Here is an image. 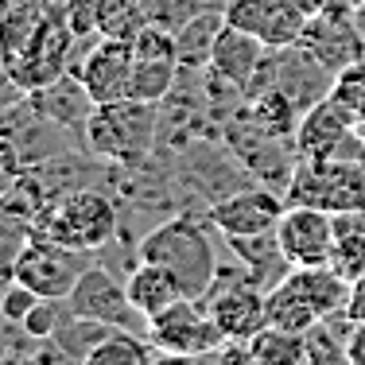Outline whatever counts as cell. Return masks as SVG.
Returning <instances> with one entry per match:
<instances>
[{
    "label": "cell",
    "mask_w": 365,
    "mask_h": 365,
    "mask_svg": "<svg viewBox=\"0 0 365 365\" xmlns=\"http://www.w3.org/2000/svg\"><path fill=\"white\" fill-rule=\"evenodd\" d=\"M292 206H323L330 214L365 210V140L346 136L330 155L299 160L288 179Z\"/></svg>",
    "instance_id": "1"
},
{
    "label": "cell",
    "mask_w": 365,
    "mask_h": 365,
    "mask_svg": "<svg viewBox=\"0 0 365 365\" xmlns=\"http://www.w3.org/2000/svg\"><path fill=\"white\" fill-rule=\"evenodd\" d=\"M206 225L187 218V214H182V218H171V222H160L148 237H140L136 260L163 264L168 272L179 276L182 292H187L190 299H202L206 288L214 284V272H218V257H214V241H210V233H206Z\"/></svg>",
    "instance_id": "2"
},
{
    "label": "cell",
    "mask_w": 365,
    "mask_h": 365,
    "mask_svg": "<svg viewBox=\"0 0 365 365\" xmlns=\"http://www.w3.org/2000/svg\"><path fill=\"white\" fill-rule=\"evenodd\" d=\"M155 136H160V106L125 98L93 109L82 144L90 155L109 160L117 168H140L152 155Z\"/></svg>",
    "instance_id": "3"
},
{
    "label": "cell",
    "mask_w": 365,
    "mask_h": 365,
    "mask_svg": "<svg viewBox=\"0 0 365 365\" xmlns=\"http://www.w3.org/2000/svg\"><path fill=\"white\" fill-rule=\"evenodd\" d=\"M117 202L93 187H78L58 195L47 206L39 222V233H47L58 245H71L78 253H98L117 237Z\"/></svg>",
    "instance_id": "4"
},
{
    "label": "cell",
    "mask_w": 365,
    "mask_h": 365,
    "mask_svg": "<svg viewBox=\"0 0 365 365\" xmlns=\"http://www.w3.org/2000/svg\"><path fill=\"white\" fill-rule=\"evenodd\" d=\"M90 253H78L71 245H58L47 233H31L16 253V280L28 284L31 292H39L43 299H58L74 292L78 276L90 268Z\"/></svg>",
    "instance_id": "5"
},
{
    "label": "cell",
    "mask_w": 365,
    "mask_h": 365,
    "mask_svg": "<svg viewBox=\"0 0 365 365\" xmlns=\"http://www.w3.org/2000/svg\"><path fill=\"white\" fill-rule=\"evenodd\" d=\"M63 307L78 319H93V323H106L128 334H144L148 338V319L136 311V303L128 299V288L109 272L106 264H90L78 276L74 292L63 299Z\"/></svg>",
    "instance_id": "6"
},
{
    "label": "cell",
    "mask_w": 365,
    "mask_h": 365,
    "mask_svg": "<svg viewBox=\"0 0 365 365\" xmlns=\"http://www.w3.org/2000/svg\"><path fill=\"white\" fill-rule=\"evenodd\" d=\"M148 342L163 354H190V358H202V354L222 350L230 338L222 334V327L214 323V315L202 307V299H179L168 311L148 323Z\"/></svg>",
    "instance_id": "7"
},
{
    "label": "cell",
    "mask_w": 365,
    "mask_h": 365,
    "mask_svg": "<svg viewBox=\"0 0 365 365\" xmlns=\"http://www.w3.org/2000/svg\"><path fill=\"white\" fill-rule=\"evenodd\" d=\"M71 58H74V31L66 24L63 8H55L47 16V24L36 31V39L20 51V58L8 63V71H12L24 93H31L39 86L55 82V78L71 74Z\"/></svg>",
    "instance_id": "8"
},
{
    "label": "cell",
    "mask_w": 365,
    "mask_h": 365,
    "mask_svg": "<svg viewBox=\"0 0 365 365\" xmlns=\"http://www.w3.org/2000/svg\"><path fill=\"white\" fill-rule=\"evenodd\" d=\"M276 241H280L292 268L330 264V257H334V214L323 210V206L288 202L280 225H276Z\"/></svg>",
    "instance_id": "9"
},
{
    "label": "cell",
    "mask_w": 365,
    "mask_h": 365,
    "mask_svg": "<svg viewBox=\"0 0 365 365\" xmlns=\"http://www.w3.org/2000/svg\"><path fill=\"white\" fill-rule=\"evenodd\" d=\"M288 198H280L276 190L264 187H245L237 195H225L206 210L210 230L225 233V237H257V233H272L280 225Z\"/></svg>",
    "instance_id": "10"
},
{
    "label": "cell",
    "mask_w": 365,
    "mask_h": 365,
    "mask_svg": "<svg viewBox=\"0 0 365 365\" xmlns=\"http://www.w3.org/2000/svg\"><path fill=\"white\" fill-rule=\"evenodd\" d=\"M295 47H303L319 66H327L330 74H338V71H346V66H354L365 58V39H361L358 20H354V16H338V12L311 16Z\"/></svg>",
    "instance_id": "11"
},
{
    "label": "cell",
    "mask_w": 365,
    "mask_h": 365,
    "mask_svg": "<svg viewBox=\"0 0 365 365\" xmlns=\"http://www.w3.org/2000/svg\"><path fill=\"white\" fill-rule=\"evenodd\" d=\"M133 66H136V51L128 39H101L86 51V58L74 66V74L86 82L90 98L98 106L109 101H125L128 98V82H133Z\"/></svg>",
    "instance_id": "12"
},
{
    "label": "cell",
    "mask_w": 365,
    "mask_h": 365,
    "mask_svg": "<svg viewBox=\"0 0 365 365\" xmlns=\"http://www.w3.org/2000/svg\"><path fill=\"white\" fill-rule=\"evenodd\" d=\"M28 106L36 109L39 117H47L51 125L66 128V133H74V136H86V125H90L98 101L90 98V90H86V82L78 74H63V78H55V82L31 90Z\"/></svg>",
    "instance_id": "13"
},
{
    "label": "cell",
    "mask_w": 365,
    "mask_h": 365,
    "mask_svg": "<svg viewBox=\"0 0 365 365\" xmlns=\"http://www.w3.org/2000/svg\"><path fill=\"white\" fill-rule=\"evenodd\" d=\"M354 133H358V120L327 98L299 117V125H295V152H299V160H319V155H330Z\"/></svg>",
    "instance_id": "14"
},
{
    "label": "cell",
    "mask_w": 365,
    "mask_h": 365,
    "mask_svg": "<svg viewBox=\"0 0 365 365\" xmlns=\"http://www.w3.org/2000/svg\"><path fill=\"white\" fill-rule=\"evenodd\" d=\"M264 58H268V47L253 36V31H241V28H230V24H225L222 36H218V47H214V58H210V74L241 93L253 82V74L260 71Z\"/></svg>",
    "instance_id": "15"
},
{
    "label": "cell",
    "mask_w": 365,
    "mask_h": 365,
    "mask_svg": "<svg viewBox=\"0 0 365 365\" xmlns=\"http://www.w3.org/2000/svg\"><path fill=\"white\" fill-rule=\"evenodd\" d=\"M284 284L315 311L319 319H334V315H346V303H350V292L354 284L338 272L334 264H315V268H292L284 276Z\"/></svg>",
    "instance_id": "16"
},
{
    "label": "cell",
    "mask_w": 365,
    "mask_h": 365,
    "mask_svg": "<svg viewBox=\"0 0 365 365\" xmlns=\"http://www.w3.org/2000/svg\"><path fill=\"white\" fill-rule=\"evenodd\" d=\"M125 288H128V299L136 303V311H140L148 323H152L160 311H168L171 303L187 299V292H182L179 276L168 272L163 264H152V260H140V264L128 272Z\"/></svg>",
    "instance_id": "17"
},
{
    "label": "cell",
    "mask_w": 365,
    "mask_h": 365,
    "mask_svg": "<svg viewBox=\"0 0 365 365\" xmlns=\"http://www.w3.org/2000/svg\"><path fill=\"white\" fill-rule=\"evenodd\" d=\"M55 12L51 0H0V58L16 63L20 51L36 39V31Z\"/></svg>",
    "instance_id": "18"
},
{
    "label": "cell",
    "mask_w": 365,
    "mask_h": 365,
    "mask_svg": "<svg viewBox=\"0 0 365 365\" xmlns=\"http://www.w3.org/2000/svg\"><path fill=\"white\" fill-rule=\"evenodd\" d=\"M225 28V12H202L195 20H187L175 31V63L179 71H210L214 47H218V36Z\"/></svg>",
    "instance_id": "19"
},
{
    "label": "cell",
    "mask_w": 365,
    "mask_h": 365,
    "mask_svg": "<svg viewBox=\"0 0 365 365\" xmlns=\"http://www.w3.org/2000/svg\"><path fill=\"white\" fill-rule=\"evenodd\" d=\"M330 264L358 284L365 276V210H342L334 214V257Z\"/></svg>",
    "instance_id": "20"
},
{
    "label": "cell",
    "mask_w": 365,
    "mask_h": 365,
    "mask_svg": "<svg viewBox=\"0 0 365 365\" xmlns=\"http://www.w3.org/2000/svg\"><path fill=\"white\" fill-rule=\"evenodd\" d=\"M249 365H307V334L284 327H264L245 342Z\"/></svg>",
    "instance_id": "21"
},
{
    "label": "cell",
    "mask_w": 365,
    "mask_h": 365,
    "mask_svg": "<svg viewBox=\"0 0 365 365\" xmlns=\"http://www.w3.org/2000/svg\"><path fill=\"white\" fill-rule=\"evenodd\" d=\"M179 63L175 58H136L133 66V82H128V98L133 101H152V106H163L171 98L179 82Z\"/></svg>",
    "instance_id": "22"
},
{
    "label": "cell",
    "mask_w": 365,
    "mask_h": 365,
    "mask_svg": "<svg viewBox=\"0 0 365 365\" xmlns=\"http://www.w3.org/2000/svg\"><path fill=\"white\" fill-rule=\"evenodd\" d=\"M311 16L299 8V0H268V12H264V24H260L257 39L264 43L268 51H284V47H295L307 28Z\"/></svg>",
    "instance_id": "23"
},
{
    "label": "cell",
    "mask_w": 365,
    "mask_h": 365,
    "mask_svg": "<svg viewBox=\"0 0 365 365\" xmlns=\"http://www.w3.org/2000/svg\"><path fill=\"white\" fill-rule=\"evenodd\" d=\"M148 0H101L98 36L101 39H128L133 43L148 28Z\"/></svg>",
    "instance_id": "24"
},
{
    "label": "cell",
    "mask_w": 365,
    "mask_h": 365,
    "mask_svg": "<svg viewBox=\"0 0 365 365\" xmlns=\"http://www.w3.org/2000/svg\"><path fill=\"white\" fill-rule=\"evenodd\" d=\"M155 358V346L144 334H128V330H113L90 350L82 365H148Z\"/></svg>",
    "instance_id": "25"
},
{
    "label": "cell",
    "mask_w": 365,
    "mask_h": 365,
    "mask_svg": "<svg viewBox=\"0 0 365 365\" xmlns=\"http://www.w3.org/2000/svg\"><path fill=\"white\" fill-rule=\"evenodd\" d=\"M315 323H323V319H319L284 280L268 292V327H284V330H299V334H307Z\"/></svg>",
    "instance_id": "26"
},
{
    "label": "cell",
    "mask_w": 365,
    "mask_h": 365,
    "mask_svg": "<svg viewBox=\"0 0 365 365\" xmlns=\"http://www.w3.org/2000/svg\"><path fill=\"white\" fill-rule=\"evenodd\" d=\"M338 327V315L334 319H323L307 330V365H354L350 354H346V330H334Z\"/></svg>",
    "instance_id": "27"
},
{
    "label": "cell",
    "mask_w": 365,
    "mask_h": 365,
    "mask_svg": "<svg viewBox=\"0 0 365 365\" xmlns=\"http://www.w3.org/2000/svg\"><path fill=\"white\" fill-rule=\"evenodd\" d=\"M113 330H117V327L93 323V319H78V315H71V311H66L63 327L55 330V342L63 346V350L71 354V358H74L78 365H82L86 358H90V350H93V346H98L106 334H113Z\"/></svg>",
    "instance_id": "28"
},
{
    "label": "cell",
    "mask_w": 365,
    "mask_h": 365,
    "mask_svg": "<svg viewBox=\"0 0 365 365\" xmlns=\"http://www.w3.org/2000/svg\"><path fill=\"white\" fill-rule=\"evenodd\" d=\"M330 101H334L338 109H346L354 120L365 117V58L334 74V86H330Z\"/></svg>",
    "instance_id": "29"
},
{
    "label": "cell",
    "mask_w": 365,
    "mask_h": 365,
    "mask_svg": "<svg viewBox=\"0 0 365 365\" xmlns=\"http://www.w3.org/2000/svg\"><path fill=\"white\" fill-rule=\"evenodd\" d=\"M39 299H43L39 292H31L28 284L12 280V284H8L4 292H0V315H4V319H8V323H12V327H20L24 319H28L31 311H36V303H39Z\"/></svg>",
    "instance_id": "30"
},
{
    "label": "cell",
    "mask_w": 365,
    "mask_h": 365,
    "mask_svg": "<svg viewBox=\"0 0 365 365\" xmlns=\"http://www.w3.org/2000/svg\"><path fill=\"white\" fill-rule=\"evenodd\" d=\"M63 315H66V307L58 311V299H39L36 311L20 323V330L28 338H36V342H43V338H55V330L63 327Z\"/></svg>",
    "instance_id": "31"
},
{
    "label": "cell",
    "mask_w": 365,
    "mask_h": 365,
    "mask_svg": "<svg viewBox=\"0 0 365 365\" xmlns=\"http://www.w3.org/2000/svg\"><path fill=\"white\" fill-rule=\"evenodd\" d=\"M136 58H175V31L160 28V24H148L140 36L133 39Z\"/></svg>",
    "instance_id": "32"
},
{
    "label": "cell",
    "mask_w": 365,
    "mask_h": 365,
    "mask_svg": "<svg viewBox=\"0 0 365 365\" xmlns=\"http://www.w3.org/2000/svg\"><path fill=\"white\" fill-rule=\"evenodd\" d=\"M264 12H268V0H230L225 4V24L257 36L260 24H264Z\"/></svg>",
    "instance_id": "33"
},
{
    "label": "cell",
    "mask_w": 365,
    "mask_h": 365,
    "mask_svg": "<svg viewBox=\"0 0 365 365\" xmlns=\"http://www.w3.org/2000/svg\"><path fill=\"white\" fill-rule=\"evenodd\" d=\"M24 175H28V163H24L20 148L8 140V136H0V198L20 187Z\"/></svg>",
    "instance_id": "34"
},
{
    "label": "cell",
    "mask_w": 365,
    "mask_h": 365,
    "mask_svg": "<svg viewBox=\"0 0 365 365\" xmlns=\"http://www.w3.org/2000/svg\"><path fill=\"white\" fill-rule=\"evenodd\" d=\"M98 12H101V0H71V4H63V16L71 24L74 39L98 36Z\"/></svg>",
    "instance_id": "35"
},
{
    "label": "cell",
    "mask_w": 365,
    "mask_h": 365,
    "mask_svg": "<svg viewBox=\"0 0 365 365\" xmlns=\"http://www.w3.org/2000/svg\"><path fill=\"white\" fill-rule=\"evenodd\" d=\"M24 98H28V93L20 90V82H16L12 71L4 66V58H0V113H8L12 106H20Z\"/></svg>",
    "instance_id": "36"
},
{
    "label": "cell",
    "mask_w": 365,
    "mask_h": 365,
    "mask_svg": "<svg viewBox=\"0 0 365 365\" xmlns=\"http://www.w3.org/2000/svg\"><path fill=\"white\" fill-rule=\"evenodd\" d=\"M361 0H299V8L307 16H319V12H338V16H354Z\"/></svg>",
    "instance_id": "37"
},
{
    "label": "cell",
    "mask_w": 365,
    "mask_h": 365,
    "mask_svg": "<svg viewBox=\"0 0 365 365\" xmlns=\"http://www.w3.org/2000/svg\"><path fill=\"white\" fill-rule=\"evenodd\" d=\"M346 354L354 365H365V323H350L346 330Z\"/></svg>",
    "instance_id": "38"
},
{
    "label": "cell",
    "mask_w": 365,
    "mask_h": 365,
    "mask_svg": "<svg viewBox=\"0 0 365 365\" xmlns=\"http://www.w3.org/2000/svg\"><path fill=\"white\" fill-rule=\"evenodd\" d=\"M346 319L350 323H365V276L358 284H354V292H350V303H346Z\"/></svg>",
    "instance_id": "39"
},
{
    "label": "cell",
    "mask_w": 365,
    "mask_h": 365,
    "mask_svg": "<svg viewBox=\"0 0 365 365\" xmlns=\"http://www.w3.org/2000/svg\"><path fill=\"white\" fill-rule=\"evenodd\" d=\"M148 365H210V354H202V358H190V354H163L155 350V358Z\"/></svg>",
    "instance_id": "40"
},
{
    "label": "cell",
    "mask_w": 365,
    "mask_h": 365,
    "mask_svg": "<svg viewBox=\"0 0 365 365\" xmlns=\"http://www.w3.org/2000/svg\"><path fill=\"white\" fill-rule=\"evenodd\" d=\"M354 20H358V28H361V39H365V4H358V12H354Z\"/></svg>",
    "instance_id": "41"
},
{
    "label": "cell",
    "mask_w": 365,
    "mask_h": 365,
    "mask_svg": "<svg viewBox=\"0 0 365 365\" xmlns=\"http://www.w3.org/2000/svg\"><path fill=\"white\" fill-rule=\"evenodd\" d=\"M51 4H55V8H63V4H71V0H51Z\"/></svg>",
    "instance_id": "42"
}]
</instances>
